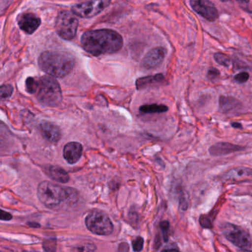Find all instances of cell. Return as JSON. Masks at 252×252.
<instances>
[{"mask_svg":"<svg viewBox=\"0 0 252 252\" xmlns=\"http://www.w3.org/2000/svg\"><path fill=\"white\" fill-rule=\"evenodd\" d=\"M84 49L94 56L112 54L123 46L122 36L111 29L92 30L85 32L81 38Z\"/></svg>","mask_w":252,"mask_h":252,"instance_id":"cell-1","label":"cell"},{"mask_svg":"<svg viewBox=\"0 0 252 252\" xmlns=\"http://www.w3.org/2000/svg\"><path fill=\"white\" fill-rule=\"evenodd\" d=\"M37 196L42 204L51 209L73 206L79 200L77 190L49 181H43L39 184Z\"/></svg>","mask_w":252,"mask_h":252,"instance_id":"cell-2","label":"cell"},{"mask_svg":"<svg viewBox=\"0 0 252 252\" xmlns=\"http://www.w3.org/2000/svg\"><path fill=\"white\" fill-rule=\"evenodd\" d=\"M39 67L50 76L64 78L73 70L75 60L70 54L62 51H45L39 58Z\"/></svg>","mask_w":252,"mask_h":252,"instance_id":"cell-3","label":"cell"},{"mask_svg":"<svg viewBox=\"0 0 252 252\" xmlns=\"http://www.w3.org/2000/svg\"><path fill=\"white\" fill-rule=\"evenodd\" d=\"M35 95L41 104L48 107H56L63 100L60 85L54 76L50 75L39 79L37 91Z\"/></svg>","mask_w":252,"mask_h":252,"instance_id":"cell-4","label":"cell"},{"mask_svg":"<svg viewBox=\"0 0 252 252\" xmlns=\"http://www.w3.org/2000/svg\"><path fill=\"white\" fill-rule=\"evenodd\" d=\"M79 27L77 16L70 11L59 13L56 20L55 28L57 33L64 40H71L76 36Z\"/></svg>","mask_w":252,"mask_h":252,"instance_id":"cell-5","label":"cell"},{"mask_svg":"<svg viewBox=\"0 0 252 252\" xmlns=\"http://www.w3.org/2000/svg\"><path fill=\"white\" fill-rule=\"evenodd\" d=\"M85 224L89 231L97 235H110L113 231V222L102 211L90 212L85 218Z\"/></svg>","mask_w":252,"mask_h":252,"instance_id":"cell-6","label":"cell"},{"mask_svg":"<svg viewBox=\"0 0 252 252\" xmlns=\"http://www.w3.org/2000/svg\"><path fill=\"white\" fill-rule=\"evenodd\" d=\"M111 0H83L72 7V11L77 17L92 18L109 6Z\"/></svg>","mask_w":252,"mask_h":252,"instance_id":"cell-7","label":"cell"},{"mask_svg":"<svg viewBox=\"0 0 252 252\" xmlns=\"http://www.w3.org/2000/svg\"><path fill=\"white\" fill-rule=\"evenodd\" d=\"M222 234L224 237L240 249H246L252 246V238L249 233L241 227L231 223H225L222 225Z\"/></svg>","mask_w":252,"mask_h":252,"instance_id":"cell-8","label":"cell"},{"mask_svg":"<svg viewBox=\"0 0 252 252\" xmlns=\"http://www.w3.org/2000/svg\"><path fill=\"white\" fill-rule=\"evenodd\" d=\"M192 9L208 21L214 22L218 18V11L209 0H190Z\"/></svg>","mask_w":252,"mask_h":252,"instance_id":"cell-9","label":"cell"},{"mask_svg":"<svg viewBox=\"0 0 252 252\" xmlns=\"http://www.w3.org/2000/svg\"><path fill=\"white\" fill-rule=\"evenodd\" d=\"M166 55V50L158 47L149 51L141 62V66L147 70H152L160 66Z\"/></svg>","mask_w":252,"mask_h":252,"instance_id":"cell-10","label":"cell"},{"mask_svg":"<svg viewBox=\"0 0 252 252\" xmlns=\"http://www.w3.org/2000/svg\"><path fill=\"white\" fill-rule=\"evenodd\" d=\"M19 27L27 34H33L41 25V20L33 13H22L17 17Z\"/></svg>","mask_w":252,"mask_h":252,"instance_id":"cell-11","label":"cell"},{"mask_svg":"<svg viewBox=\"0 0 252 252\" xmlns=\"http://www.w3.org/2000/svg\"><path fill=\"white\" fill-rule=\"evenodd\" d=\"M82 152L83 147L82 144L78 142L67 143L63 149V157L67 163L74 164L82 157Z\"/></svg>","mask_w":252,"mask_h":252,"instance_id":"cell-12","label":"cell"},{"mask_svg":"<svg viewBox=\"0 0 252 252\" xmlns=\"http://www.w3.org/2000/svg\"><path fill=\"white\" fill-rule=\"evenodd\" d=\"M245 147L227 142H219L214 144L209 148V153L213 156H225L230 153L241 151Z\"/></svg>","mask_w":252,"mask_h":252,"instance_id":"cell-13","label":"cell"},{"mask_svg":"<svg viewBox=\"0 0 252 252\" xmlns=\"http://www.w3.org/2000/svg\"><path fill=\"white\" fill-rule=\"evenodd\" d=\"M40 130L45 139L51 143H57L61 139L60 127L51 122H43L40 125Z\"/></svg>","mask_w":252,"mask_h":252,"instance_id":"cell-14","label":"cell"},{"mask_svg":"<svg viewBox=\"0 0 252 252\" xmlns=\"http://www.w3.org/2000/svg\"><path fill=\"white\" fill-rule=\"evenodd\" d=\"M48 176L53 180L60 183H67L70 180L68 174L65 170L58 166H48L46 169Z\"/></svg>","mask_w":252,"mask_h":252,"instance_id":"cell-15","label":"cell"},{"mask_svg":"<svg viewBox=\"0 0 252 252\" xmlns=\"http://www.w3.org/2000/svg\"><path fill=\"white\" fill-rule=\"evenodd\" d=\"M250 177H252V169L246 167L234 168L223 175L227 180H241Z\"/></svg>","mask_w":252,"mask_h":252,"instance_id":"cell-16","label":"cell"},{"mask_svg":"<svg viewBox=\"0 0 252 252\" xmlns=\"http://www.w3.org/2000/svg\"><path fill=\"white\" fill-rule=\"evenodd\" d=\"M164 79V76L162 74H156L155 76H146V77L140 78L137 79L135 82L137 89L143 90L149 87L153 86L156 84L160 83Z\"/></svg>","mask_w":252,"mask_h":252,"instance_id":"cell-17","label":"cell"},{"mask_svg":"<svg viewBox=\"0 0 252 252\" xmlns=\"http://www.w3.org/2000/svg\"><path fill=\"white\" fill-rule=\"evenodd\" d=\"M219 103L221 111L224 113H230L238 108L240 105L238 100L229 96H220Z\"/></svg>","mask_w":252,"mask_h":252,"instance_id":"cell-18","label":"cell"},{"mask_svg":"<svg viewBox=\"0 0 252 252\" xmlns=\"http://www.w3.org/2000/svg\"><path fill=\"white\" fill-rule=\"evenodd\" d=\"M140 112L144 114H152V113H162L167 111V106L164 104H145L139 108Z\"/></svg>","mask_w":252,"mask_h":252,"instance_id":"cell-19","label":"cell"},{"mask_svg":"<svg viewBox=\"0 0 252 252\" xmlns=\"http://www.w3.org/2000/svg\"><path fill=\"white\" fill-rule=\"evenodd\" d=\"M39 79H35L33 77H29L26 79V88L29 94H36L37 91Z\"/></svg>","mask_w":252,"mask_h":252,"instance_id":"cell-20","label":"cell"},{"mask_svg":"<svg viewBox=\"0 0 252 252\" xmlns=\"http://www.w3.org/2000/svg\"><path fill=\"white\" fill-rule=\"evenodd\" d=\"M215 61L220 64V65L224 66V67H228L231 64V60L228 56L225 54H221V53H217L214 56Z\"/></svg>","mask_w":252,"mask_h":252,"instance_id":"cell-21","label":"cell"},{"mask_svg":"<svg viewBox=\"0 0 252 252\" xmlns=\"http://www.w3.org/2000/svg\"><path fill=\"white\" fill-rule=\"evenodd\" d=\"M13 91L14 88L11 85H3L1 87L0 90V94H1V98L2 99H6V98H10L12 95Z\"/></svg>","mask_w":252,"mask_h":252,"instance_id":"cell-22","label":"cell"},{"mask_svg":"<svg viewBox=\"0 0 252 252\" xmlns=\"http://www.w3.org/2000/svg\"><path fill=\"white\" fill-rule=\"evenodd\" d=\"M144 239L141 237H137L135 240L132 241V249L135 252H141L144 246Z\"/></svg>","mask_w":252,"mask_h":252,"instance_id":"cell-23","label":"cell"},{"mask_svg":"<svg viewBox=\"0 0 252 252\" xmlns=\"http://www.w3.org/2000/svg\"><path fill=\"white\" fill-rule=\"evenodd\" d=\"M199 222H200V225L203 228H212V222L211 221L210 218L207 215H201L199 219Z\"/></svg>","mask_w":252,"mask_h":252,"instance_id":"cell-24","label":"cell"},{"mask_svg":"<svg viewBox=\"0 0 252 252\" xmlns=\"http://www.w3.org/2000/svg\"><path fill=\"white\" fill-rule=\"evenodd\" d=\"M160 229L163 232V239L165 241H167L168 240V232L169 229V222L168 221H162L160 224Z\"/></svg>","mask_w":252,"mask_h":252,"instance_id":"cell-25","label":"cell"},{"mask_svg":"<svg viewBox=\"0 0 252 252\" xmlns=\"http://www.w3.org/2000/svg\"><path fill=\"white\" fill-rule=\"evenodd\" d=\"M249 79V74L246 72H243V73H239L234 76V80L240 84L245 83L247 82Z\"/></svg>","mask_w":252,"mask_h":252,"instance_id":"cell-26","label":"cell"},{"mask_svg":"<svg viewBox=\"0 0 252 252\" xmlns=\"http://www.w3.org/2000/svg\"><path fill=\"white\" fill-rule=\"evenodd\" d=\"M219 76L220 71L218 69L212 67V68L209 69V71H208L207 77L209 80L215 81L216 79H218Z\"/></svg>","mask_w":252,"mask_h":252,"instance_id":"cell-27","label":"cell"},{"mask_svg":"<svg viewBox=\"0 0 252 252\" xmlns=\"http://www.w3.org/2000/svg\"><path fill=\"white\" fill-rule=\"evenodd\" d=\"M12 218V215L11 214L5 212L4 210H1V220H11Z\"/></svg>","mask_w":252,"mask_h":252,"instance_id":"cell-28","label":"cell"},{"mask_svg":"<svg viewBox=\"0 0 252 252\" xmlns=\"http://www.w3.org/2000/svg\"><path fill=\"white\" fill-rule=\"evenodd\" d=\"M28 225H30L31 227H33V228H36V227L40 226V225H39V224L33 222H29V223H28Z\"/></svg>","mask_w":252,"mask_h":252,"instance_id":"cell-29","label":"cell"},{"mask_svg":"<svg viewBox=\"0 0 252 252\" xmlns=\"http://www.w3.org/2000/svg\"><path fill=\"white\" fill-rule=\"evenodd\" d=\"M231 126L234 128H242V125L238 122H234V123L231 124Z\"/></svg>","mask_w":252,"mask_h":252,"instance_id":"cell-30","label":"cell"},{"mask_svg":"<svg viewBox=\"0 0 252 252\" xmlns=\"http://www.w3.org/2000/svg\"><path fill=\"white\" fill-rule=\"evenodd\" d=\"M222 2H226V1H229V0H221ZM239 2H244V3H248L250 0H237Z\"/></svg>","mask_w":252,"mask_h":252,"instance_id":"cell-31","label":"cell"}]
</instances>
